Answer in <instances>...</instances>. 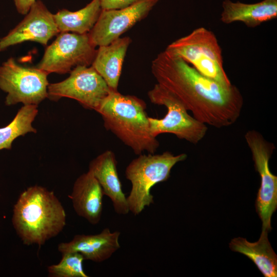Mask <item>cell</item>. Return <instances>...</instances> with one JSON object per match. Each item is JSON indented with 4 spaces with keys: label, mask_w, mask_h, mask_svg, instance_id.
Instances as JSON below:
<instances>
[{
    "label": "cell",
    "mask_w": 277,
    "mask_h": 277,
    "mask_svg": "<svg viewBox=\"0 0 277 277\" xmlns=\"http://www.w3.org/2000/svg\"><path fill=\"white\" fill-rule=\"evenodd\" d=\"M151 71L157 84L175 95L199 121L222 128L239 117L243 98L235 86L227 87L204 76L171 51L158 54Z\"/></svg>",
    "instance_id": "6da1fadb"
},
{
    "label": "cell",
    "mask_w": 277,
    "mask_h": 277,
    "mask_svg": "<svg viewBox=\"0 0 277 277\" xmlns=\"http://www.w3.org/2000/svg\"><path fill=\"white\" fill-rule=\"evenodd\" d=\"M66 219L65 209L53 192L35 185L19 195L12 221L24 244L41 246L63 230Z\"/></svg>",
    "instance_id": "7a4b0ae2"
},
{
    "label": "cell",
    "mask_w": 277,
    "mask_h": 277,
    "mask_svg": "<svg viewBox=\"0 0 277 277\" xmlns=\"http://www.w3.org/2000/svg\"><path fill=\"white\" fill-rule=\"evenodd\" d=\"M144 101L111 89L96 110L105 128L113 133L136 154L154 153L159 142L151 133Z\"/></svg>",
    "instance_id": "3957f363"
},
{
    "label": "cell",
    "mask_w": 277,
    "mask_h": 277,
    "mask_svg": "<svg viewBox=\"0 0 277 277\" xmlns=\"http://www.w3.org/2000/svg\"><path fill=\"white\" fill-rule=\"evenodd\" d=\"M187 155H174L169 151L162 154H140L132 160L125 169V176L131 183L127 200L129 211L140 214L146 207L154 203L151 189L156 184L166 181L171 169L186 160Z\"/></svg>",
    "instance_id": "277c9868"
},
{
    "label": "cell",
    "mask_w": 277,
    "mask_h": 277,
    "mask_svg": "<svg viewBox=\"0 0 277 277\" xmlns=\"http://www.w3.org/2000/svg\"><path fill=\"white\" fill-rule=\"evenodd\" d=\"M192 66L200 73L221 84L232 85L223 67L222 51L215 34L201 27L174 41L166 49Z\"/></svg>",
    "instance_id": "5b68a950"
},
{
    "label": "cell",
    "mask_w": 277,
    "mask_h": 277,
    "mask_svg": "<svg viewBox=\"0 0 277 277\" xmlns=\"http://www.w3.org/2000/svg\"><path fill=\"white\" fill-rule=\"evenodd\" d=\"M148 95L153 104L166 107L167 112L162 118L149 117L152 134L171 133L179 138L197 144L205 136L206 125L191 116L183 103L172 93L156 84Z\"/></svg>",
    "instance_id": "8992f818"
},
{
    "label": "cell",
    "mask_w": 277,
    "mask_h": 277,
    "mask_svg": "<svg viewBox=\"0 0 277 277\" xmlns=\"http://www.w3.org/2000/svg\"><path fill=\"white\" fill-rule=\"evenodd\" d=\"M48 75L37 67H23L9 58L0 66V89L8 93L5 104L37 105L47 97Z\"/></svg>",
    "instance_id": "52a82bcc"
},
{
    "label": "cell",
    "mask_w": 277,
    "mask_h": 277,
    "mask_svg": "<svg viewBox=\"0 0 277 277\" xmlns=\"http://www.w3.org/2000/svg\"><path fill=\"white\" fill-rule=\"evenodd\" d=\"M245 138L252 153L255 169L261 177L255 209L262 222V230L268 232L272 229V215L277 208V176L271 173L269 167L275 147L256 130L247 131Z\"/></svg>",
    "instance_id": "ba28073f"
},
{
    "label": "cell",
    "mask_w": 277,
    "mask_h": 277,
    "mask_svg": "<svg viewBox=\"0 0 277 277\" xmlns=\"http://www.w3.org/2000/svg\"><path fill=\"white\" fill-rule=\"evenodd\" d=\"M96 51L88 33L62 32L46 48L37 68L48 74L66 73L76 66L92 64Z\"/></svg>",
    "instance_id": "9c48e42d"
},
{
    "label": "cell",
    "mask_w": 277,
    "mask_h": 277,
    "mask_svg": "<svg viewBox=\"0 0 277 277\" xmlns=\"http://www.w3.org/2000/svg\"><path fill=\"white\" fill-rule=\"evenodd\" d=\"M105 81L92 66H78L66 80L48 86L47 97L74 99L86 108L96 111L110 91Z\"/></svg>",
    "instance_id": "30bf717a"
},
{
    "label": "cell",
    "mask_w": 277,
    "mask_h": 277,
    "mask_svg": "<svg viewBox=\"0 0 277 277\" xmlns=\"http://www.w3.org/2000/svg\"><path fill=\"white\" fill-rule=\"evenodd\" d=\"M159 0H137L118 9L102 10L88 33L95 46L107 45L120 37L136 23L145 18Z\"/></svg>",
    "instance_id": "8fae6325"
},
{
    "label": "cell",
    "mask_w": 277,
    "mask_h": 277,
    "mask_svg": "<svg viewBox=\"0 0 277 277\" xmlns=\"http://www.w3.org/2000/svg\"><path fill=\"white\" fill-rule=\"evenodd\" d=\"M59 33L52 14L41 1H35L24 18L0 39V51L25 41L46 45Z\"/></svg>",
    "instance_id": "7c38bea8"
},
{
    "label": "cell",
    "mask_w": 277,
    "mask_h": 277,
    "mask_svg": "<svg viewBox=\"0 0 277 277\" xmlns=\"http://www.w3.org/2000/svg\"><path fill=\"white\" fill-rule=\"evenodd\" d=\"M120 231L111 232L108 228L95 234H76L71 241L60 243L58 250L61 253L77 252L85 260L101 263L120 249Z\"/></svg>",
    "instance_id": "4fadbf2b"
},
{
    "label": "cell",
    "mask_w": 277,
    "mask_h": 277,
    "mask_svg": "<svg viewBox=\"0 0 277 277\" xmlns=\"http://www.w3.org/2000/svg\"><path fill=\"white\" fill-rule=\"evenodd\" d=\"M117 161L113 152L106 150L92 160L90 171L101 186L104 194L111 201L115 212L126 215L129 211L127 197L123 191L117 171Z\"/></svg>",
    "instance_id": "5bb4252c"
},
{
    "label": "cell",
    "mask_w": 277,
    "mask_h": 277,
    "mask_svg": "<svg viewBox=\"0 0 277 277\" xmlns=\"http://www.w3.org/2000/svg\"><path fill=\"white\" fill-rule=\"evenodd\" d=\"M104 195L100 184L88 170L76 180L69 196L76 214L96 225L101 219Z\"/></svg>",
    "instance_id": "9a60e30c"
},
{
    "label": "cell",
    "mask_w": 277,
    "mask_h": 277,
    "mask_svg": "<svg viewBox=\"0 0 277 277\" xmlns=\"http://www.w3.org/2000/svg\"><path fill=\"white\" fill-rule=\"evenodd\" d=\"M222 7L220 19L226 24L241 22L248 27L254 28L277 17V0H263L250 4L225 0Z\"/></svg>",
    "instance_id": "2e32d148"
},
{
    "label": "cell",
    "mask_w": 277,
    "mask_h": 277,
    "mask_svg": "<svg viewBox=\"0 0 277 277\" xmlns=\"http://www.w3.org/2000/svg\"><path fill=\"white\" fill-rule=\"evenodd\" d=\"M129 37H119L108 45L99 46L92 66L109 88L117 90L124 60L130 44Z\"/></svg>",
    "instance_id": "e0dca14e"
},
{
    "label": "cell",
    "mask_w": 277,
    "mask_h": 277,
    "mask_svg": "<svg viewBox=\"0 0 277 277\" xmlns=\"http://www.w3.org/2000/svg\"><path fill=\"white\" fill-rule=\"evenodd\" d=\"M229 248L251 260L265 277L277 276V256L268 240L267 231L262 230L259 240L253 243L243 238H233Z\"/></svg>",
    "instance_id": "ac0fdd59"
},
{
    "label": "cell",
    "mask_w": 277,
    "mask_h": 277,
    "mask_svg": "<svg viewBox=\"0 0 277 277\" xmlns=\"http://www.w3.org/2000/svg\"><path fill=\"white\" fill-rule=\"evenodd\" d=\"M102 11L99 0H92L76 11L64 9L53 14L59 32L88 33L96 23Z\"/></svg>",
    "instance_id": "d6986e66"
},
{
    "label": "cell",
    "mask_w": 277,
    "mask_h": 277,
    "mask_svg": "<svg viewBox=\"0 0 277 277\" xmlns=\"http://www.w3.org/2000/svg\"><path fill=\"white\" fill-rule=\"evenodd\" d=\"M37 113V105H24L8 125L0 128V150L10 149L13 141L17 137L36 132L32 123Z\"/></svg>",
    "instance_id": "ffe728a7"
},
{
    "label": "cell",
    "mask_w": 277,
    "mask_h": 277,
    "mask_svg": "<svg viewBox=\"0 0 277 277\" xmlns=\"http://www.w3.org/2000/svg\"><path fill=\"white\" fill-rule=\"evenodd\" d=\"M61 261L57 264L48 267V276L50 277H88L83 266V256L77 252L62 253Z\"/></svg>",
    "instance_id": "44dd1931"
},
{
    "label": "cell",
    "mask_w": 277,
    "mask_h": 277,
    "mask_svg": "<svg viewBox=\"0 0 277 277\" xmlns=\"http://www.w3.org/2000/svg\"><path fill=\"white\" fill-rule=\"evenodd\" d=\"M137 0H99L102 10L121 9L127 7Z\"/></svg>",
    "instance_id": "7402d4cb"
},
{
    "label": "cell",
    "mask_w": 277,
    "mask_h": 277,
    "mask_svg": "<svg viewBox=\"0 0 277 277\" xmlns=\"http://www.w3.org/2000/svg\"><path fill=\"white\" fill-rule=\"evenodd\" d=\"M35 0H14L17 11L21 14H26Z\"/></svg>",
    "instance_id": "603a6c76"
}]
</instances>
